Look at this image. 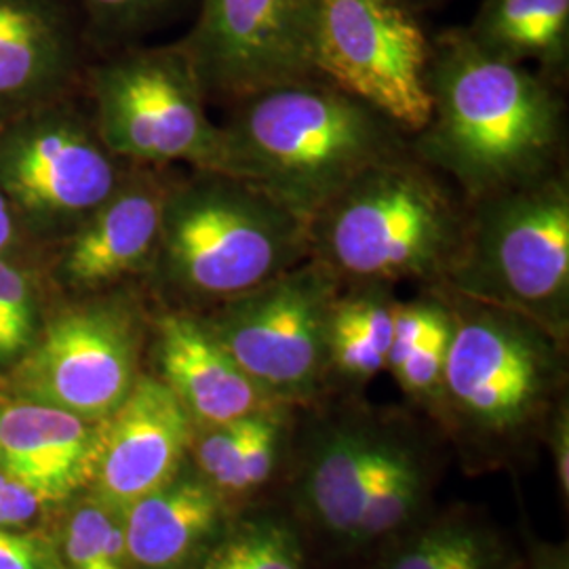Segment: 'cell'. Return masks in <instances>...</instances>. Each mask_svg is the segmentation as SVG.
Instances as JSON below:
<instances>
[{
    "instance_id": "6da1fadb",
    "label": "cell",
    "mask_w": 569,
    "mask_h": 569,
    "mask_svg": "<svg viewBox=\"0 0 569 569\" xmlns=\"http://www.w3.org/2000/svg\"><path fill=\"white\" fill-rule=\"evenodd\" d=\"M430 42V117L411 136V154L468 203L555 171L563 102L552 81L489 53L467 28Z\"/></svg>"
},
{
    "instance_id": "7a4b0ae2",
    "label": "cell",
    "mask_w": 569,
    "mask_h": 569,
    "mask_svg": "<svg viewBox=\"0 0 569 569\" xmlns=\"http://www.w3.org/2000/svg\"><path fill=\"white\" fill-rule=\"evenodd\" d=\"M222 169L308 222L367 169L409 152V136L333 84L310 77L232 103Z\"/></svg>"
},
{
    "instance_id": "3957f363",
    "label": "cell",
    "mask_w": 569,
    "mask_h": 569,
    "mask_svg": "<svg viewBox=\"0 0 569 569\" xmlns=\"http://www.w3.org/2000/svg\"><path fill=\"white\" fill-rule=\"evenodd\" d=\"M443 291L453 333L437 418L493 467L545 432L566 385V345L523 315Z\"/></svg>"
},
{
    "instance_id": "277c9868",
    "label": "cell",
    "mask_w": 569,
    "mask_h": 569,
    "mask_svg": "<svg viewBox=\"0 0 569 569\" xmlns=\"http://www.w3.org/2000/svg\"><path fill=\"white\" fill-rule=\"evenodd\" d=\"M467 211L411 150L361 173L308 222L310 258L346 284L439 287L462 241Z\"/></svg>"
},
{
    "instance_id": "5b68a950",
    "label": "cell",
    "mask_w": 569,
    "mask_h": 569,
    "mask_svg": "<svg viewBox=\"0 0 569 569\" xmlns=\"http://www.w3.org/2000/svg\"><path fill=\"white\" fill-rule=\"evenodd\" d=\"M306 435L296 507L331 547L378 550L427 517L435 467L407 425L340 413L319 420Z\"/></svg>"
},
{
    "instance_id": "8992f818",
    "label": "cell",
    "mask_w": 569,
    "mask_h": 569,
    "mask_svg": "<svg viewBox=\"0 0 569 569\" xmlns=\"http://www.w3.org/2000/svg\"><path fill=\"white\" fill-rule=\"evenodd\" d=\"M310 258L308 226L224 171L167 190L152 264L188 300L224 305Z\"/></svg>"
},
{
    "instance_id": "52a82bcc",
    "label": "cell",
    "mask_w": 569,
    "mask_h": 569,
    "mask_svg": "<svg viewBox=\"0 0 569 569\" xmlns=\"http://www.w3.org/2000/svg\"><path fill=\"white\" fill-rule=\"evenodd\" d=\"M441 289L569 333V186L557 169L470 203Z\"/></svg>"
},
{
    "instance_id": "ba28073f",
    "label": "cell",
    "mask_w": 569,
    "mask_h": 569,
    "mask_svg": "<svg viewBox=\"0 0 569 569\" xmlns=\"http://www.w3.org/2000/svg\"><path fill=\"white\" fill-rule=\"evenodd\" d=\"M342 283L315 258L216 306L204 323L277 403L312 401L329 380L327 326Z\"/></svg>"
},
{
    "instance_id": "9c48e42d",
    "label": "cell",
    "mask_w": 569,
    "mask_h": 569,
    "mask_svg": "<svg viewBox=\"0 0 569 569\" xmlns=\"http://www.w3.org/2000/svg\"><path fill=\"white\" fill-rule=\"evenodd\" d=\"M432 42L399 0H315L312 74L416 136L430 117Z\"/></svg>"
},
{
    "instance_id": "30bf717a",
    "label": "cell",
    "mask_w": 569,
    "mask_h": 569,
    "mask_svg": "<svg viewBox=\"0 0 569 569\" xmlns=\"http://www.w3.org/2000/svg\"><path fill=\"white\" fill-rule=\"evenodd\" d=\"M98 136L117 159L222 169V129L207 114L197 70L180 51H146L96 77Z\"/></svg>"
},
{
    "instance_id": "8fae6325",
    "label": "cell",
    "mask_w": 569,
    "mask_h": 569,
    "mask_svg": "<svg viewBox=\"0 0 569 569\" xmlns=\"http://www.w3.org/2000/svg\"><path fill=\"white\" fill-rule=\"evenodd\" d=\"M315 0H203L183 53L204 96L237 103L283 82L310 79Z\"/></svg>"
},
{
    "instance_id": "7c38bea8",
    "label": "cell",
    "mask_w": 569,
    "mask_h": 569,
    "mask_svg": "<svg viewBox=\"0 0 569 569\" xmlns=\"http://www.w3.org/2000/svg\"><path fill=\"white\" fill-rule=\"evenodd\" d=\"M140 331L129 308L114 302L60 315L18 369L28 401L102 422L138 380Z\"/></svg>"
},
{
    "instance_id": "4fadbf2b",
    "label": "cell",
    "mask_w": 569,
    "mask_h": 569,
    "mask_svg": "<svg viewBox=\"0 0 569 569\" xmlns=\"http://www.w3.org/2000/svg\"><path fill=\"white\" fill-rule=\"evenodd\" d=\"M122 180L117 157L79 122H26L0 140V192L32 220L82 224Z\"/></svg>"
},
{
    "instance_id": "5bb4252c",
    "label": "cell",
    "mask_w": 569,
    "mask_h": 569,
    "mask_svg": "<svg viewBox=\"0 0 569 569\" xmlns=\"http://www.w3.org/2000/svg\"><path fill=\"white\" fill-rule=\"evenodd\" d=\"M194 425L161 378L138 376L129 395L102 420L91 475L93 496L124 510L167 486L182 470Z\"/></svg>"
},
{
    "instance_id": "9a60e30c",
    "label": "cell",
    "mask_w": 569,
    "mask_h": 569,
    "mask_svg": "<svg viewBox=\"0 0 569 569\" xmlns=\"http://www.w3.org/2000/svg\"><path fill=\"white\" fill-rule=\"evenodd\" d=\"M102 422L34 401L0 406V472L60 502L91 483Z\"/></svg>"
},
{
    "instance_id": "2e32d148",
    "label": "cell",
    "mask_w": 569,
    "mask_h": 569,
    "mask_svg": "<svg viewBox=\"0 0 569 569\" xmlns=\"http://www.w3.org/2000/svg\"><path fill=\"white\" fill-rule=\"evenodd\" d=\"M161 380L178 397L194 428L216 427L277 403L266 397L204 319L169 312L157 323Z\"/></svg>"
},
{
    "instance_id": "e0dca14e",
    "label": "cell",
    "mask_w": 569,
    "mask_h": 569,
    "mask_svg": "<svg viewBox=\"0 0 569 569\" xmlns=\"http://www.w3.org/2000/svg\"><path fill=\"white\" fill-rule=\"evenodd\" d=\"M167 190L157 180L124 178L77 230L61 264L66 279L98 289L152 264Z\"/></svg>"
},
{
    "instance_id": "ac0fdd59",
    "label": "cell",
    "mask_w": 569,
    "mask_h": 569,
    "mask_svg": "<svg viewBox=\"0 0 569 569\" xmlns=\"http://www.w3.org/2000/svg\"><path fill=\"white\" fill-rule=\"evenodd\" d=\"M228 502L199 472H178L163 486L122 510L131 568L180 569L222 533Z\"/></svg>"
},
{
    "instance_id": "d6986e66",
    "label": "cell",
    "mask_w": 569,
    "mask_h": 569,
    "mask_svg": "<svg viewBox=\"0 0 569 569\" xmlns=\"http://www.w3.org/2000/svg\"><path fill=\"white\" fill-rule=\"evenodd\" d=\"M291 407L270 403L224 425L194 428L190 451L197 472L226 502L249 498L272 481L291 439Z\"/></svg>"
},
{
    "instance_id": "ffe728a7",
    "label": "cell",
    "mask_w": 569,
    "mask_h": 569,
    "mask_svg": "<svg viewBox=\"0 0 569 569\" xmlns=\"http://www.w3.org/2000/svg\"><path fill=\"white\" fill-rule=\"evenodd\" d=\"M523 557L477 510L422 517L378 549L369 569H521Z\"/></svg>"
},
{
    "instance_id": "44dd1931",
    "label": "cell",
    "mask_w": 569,
    "mask_h": 569,
    "mask_svg": "<svg viewBox=\"0 0 569 569\" xmlns=\"http://www.w3.org/2000/svg\"><path fill=\"white\" fill-rule=\"evenodd\" d=\"M68 63V30L49 0H0V106L51 89Z\"/></svg>"
},
{
    "instance_id": "7402d4cb",
    "label": "cell",
    "mask_w": 569,
    "mask_h": 569,
    "mask_svg": "<svg viewBox=\"0 0 569 569\" xmlns=\"http://www.w3.org/2000/svg\"><path fill=\"white\" fill-rule=\"evenodd\" d=\"M467 32L502 60L538 63L549 81L568 68L569 0H483Z\"/></svg>"
},
{
    "instance_id": "603a6c76",
    "label": "cell",
    "mask_w": 569,
    "mask_h": 569,
    "mask_svg": "<svg viewBox=\"0 0 569 569\" xmlns=\"http://www.w3.org/2000/svg\"><path fill=\"white\" fill-rule=\"evenodd\" d=\"M451 333L453 312L443 289L432 287L416 300L397 302L387 371L407 399L435 416L441 406Z\"/></svg>"
},
{
    "instance_id": "cb8c5ba5",
    "label": "cell",
    "mask_w": 569,
    "mask_h": 569,
    "mask_svg": "<svg viewBox=\"0 0 569 569\" xmlns=\"http://www.w3.org/2000/svg\"><path fill=\"white\" fill-rule=\"evenodd\" d=\"M397 302L388 284L340 289L327 326L329 378L361 387L387 371Z\"/></svg>"
},
{
    "instance_id": "d4e9b609",
    "label": "cell",
    "mask_w": 569,
    "mask_h": 569,
    "mask_svg": "<svg viewBox=\"0 0 569 569\" xmlns=\"http://www.w3.org/2000/svg\"><path fill=\"white\" fill-rule=\"evenodd\" d=\"M201 569H306L302 531L283 512L253 510L226 523Z\"/></svg>"
},
{
    "instance_id": "484cf974",
    "label": "cell",
    "mask_w": 569,
    "mask_h": 569,
    "mask_svg": "<svg viewBox=\"0 0 569 569\" xmlns=\"http://www.w3.org/2000/svg\"><path fill=\"white\" fill-rule=\"evenodd\" d=\"M68 569H133L124 542L121 510L96 496L72 512L63 538Z\"/></svg>"
},
{
    "instance_id": "4316f807",
    "label": "cell",
    "mask_w": 569,
    "mask_h": 569,
    "mask_svg": "<svg viewBox=\"0 0 569 569\" xmlns=\"http://www.w3.org/2000/svg\"><path fill=\"white\" fill-rule=\"evenodd\" d=\"M34 333V306L26 277L0 258V359L26 352Z\"/></svg>"
},
{
    "instance_id": "83f0119b",
    "label": "cell",
    "mask_w": 569,
    "mask_h": 569,
    "mask_svg": "<svg viewBox=\"0 0 569 569\" xmlns=\"http://www.w3.org/2000/svg\"><path fill=\"white\" fill-rule=\"evenodd\" d=\"M41 540L0 528V569H61Z\"/></svg>"
},
{
    "instance_id": "f1b7e54d",
    "label": "cell",
    "mask_w": 569,
    "mask_h": 569,
    "mask_svg": "<svg viewBox=\"0 0 569 569\" xmlns=\"http://www.w3.org/2000/svg\"><path fill=\"white\" fill-rule=\"evenodd\" d=\"M96 18L119 30L140 28L157 18L171 0H84Z\"/></svg>"
},
{
    "instance_id": "f546056e",
    "label": "cell",
    "mask_w": 569,
    "mask_h": 569,
    "mask_svg": "<svg viewBox=\"0 0 569 569\" xmlns=\"http://www.w3.org/2000/svg\"><path fill=\"white\" fill-rule=\"evenodd\" d=\"M545 439L550 449L552 467L557 486L563 496V502L569 500V407L568 399L563 397L557 406L552 407L547 427H545Z\"/></svg>"
},
{
    "instance_id": "4dcf8cb0",
    "label": "cell",
    "mask_w": 569,
    "mask_h": 569,
    "mask_svg": "<svg viewBox=\"0 0 569 569\" xmlns=\"http://www.w3.org/2000/svg\"><path fill=\"white\" fill-rule=\"evenodd\" d=\"M42 505L44 502L32 489L0 472V528H16L28 523Z\"/></svg>"
},
{
    "instance_id": "1f68e13d",
    "label": "cell",
    "mask_w": 569,
    "mask_h": 569,
    "mask_svg": "<svg viewBox=\"0 0 569 569\" xmlns=\"http://www.w3.org/2000/svg\"><path fill=\"white\" fill-rule=\"evenodd\" d=\"M521 569H569L568 542H531Z\"/></svg>"
},
{
    "instance_id": "d6a6232c",
    "label": "cell",
    "mask_w": 569,
    "mask_h": 569,
    "mask_svg": "<svg viewBox=\"0 0 569 569\" xmlns=\"http://www.w3.org/2000/svg\"><path fill=\"white\" fill-rule=\"evenodd\" d=\"M16 239V222H13V207L7 197L0 192V258L11 249Z\"/></svg>"
},
{
    "instance_id": "836d02e7",
    "label": "cell",
    "mask_w": 569,
    "mask_h": 569,
    "mask_svg": "<svg viewBox=\"0 0 569 569\" xmlns=\"http://www.w3.org/2000/svg\"><path fill=\"white\" fill-rule=\"evenodd\" d=\"M401 4H406L409 11H420V9H432V7H439L448 0H399Z\"/></svg>"
}]
</instances>
